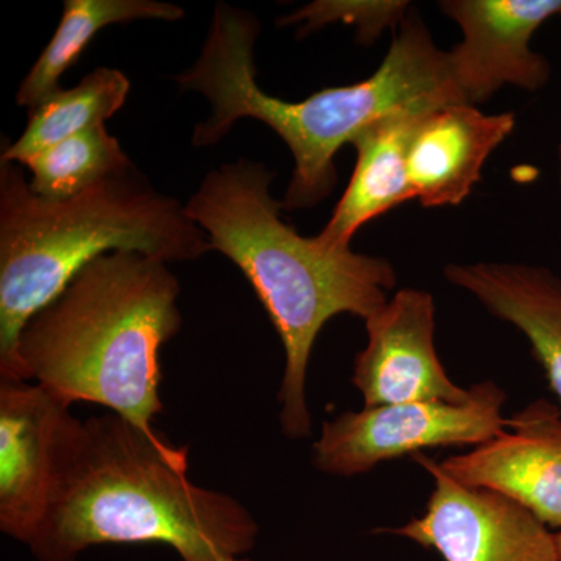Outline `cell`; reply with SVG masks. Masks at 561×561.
Returning a JSON list of instances; mask_svg holds the SVG:
<instances>
[{
	"instance_id": "6da1fadb",
	"label": "cell",
	"mask_w": 561,
	"mask_h": 561,
	"mask_svg": "<svg viewBox=\"0 0 561 561\" xmlns=\"http://www.w3.org/2000/svg\"><path fill=\"white\" fill-rule=\"evenodd\" d=\"M257 530L241 502L187 479V446L116 413L70 415L28 548L39 561H73L101 545H165L183 561H228L254 548Z\"/></svg>"
},
{
	"instance_id": "7a4b0ae2",
	"label": "cell",
	"mask_w": 561,
	"mask_h": 561,
	"mask_svg": "<svg viewBox=\"0 0 561 561\" xmlns=\"http://www.w3.org/2000/svg\"><path fill=\"white\" fill-rule=\"evenodd\" d=\"M257 35L253 14L217 3L201 57L175 80L181 90L205 95L213 108L209 119L195 127V147L219 142L239 119L260 121L286 142L295 162L283 202L287 210L312 208L331 194L337 183L335 154L371 125L394 114L467 103L448 51L435 46L415 14L402 20L370 79L313 92L301 102L261 90L254 65Z\"/></svg>"
},
{
	"instance_id": "3957f363",
	"label": "cell",
	"mask_w": 561,
	"mask_h": 561,
	"mask_svg": "<svg viewBox=\"0 0 561 561\" xmlns=\"http://www.w3.org/2000/svg\"><path fill=\"white\" fill-rule=\"evenodd\" d=\"M275 173L261 162L239 160L210 171L184 205L206 232L210 251L234 262L271 317L286 353L278 400L280 430L309 437L311 412L306 379L313 345L324 324L351 313L370 319L389 301L397 272L383 257L327 250L302 238L272 197Z\"/></svg>"
},
{
	"instance_id": "277c9868",
	"label": "cell",
	"mask_w": 561,
	"mask_h": 561,
	"mask_svg": "<svg viewBox=\"0 0 561 561\" xmlns=\"http://www.w3.org/2000/svg\"><path fill=\"white\" fill-rule=\"evenodd\" d=\"M180 283L168 262L111 251L33 316L18 342L22 381L66 405L94 402L158 432L160 351L180 331Z\"/></svg>"
},
{
	"instance_id": "5b68a950",
	"label": "cell",
	"mask_w": 561,
	"mask_h": 561,
	"mask_svg": "<svg viewBox=\"0 0 561 561\" xmlns=\"http://www.w3.org/2000/svg\"><path fill=\"white\" fill-rule=\"evenodd\" d=\"M111 251L168 262L210 251L184 206L135 165L66 202L33 194L24 169L0 164V378L22 381L18 342L33 316L60 297L88 264Z\"/></svg>"
},
{
	"instance_id": "8992f818",
	"label": "cell",
	"mask_w": 561,
	"mask_h": 561,
	"mask_svg": "<svg viewBox=\"0 0 561 561\" xmlns=\"http://www.w3.org/2000/svg\"><path fill=\"white\" fill-rule=\"evenodd\" d=\"M505 400L497 383L485 381L471 387V400L465 404L416 401L342 413L323 423L313 445V465L321 472L351 478L423 449L478 448L507 427L502 416Z\"/></svg>"
},
{
	"instance_id": "52a82bcc",
	"label": "cell",
	"mask_w": 561,
	"mask_h": 561,
	"mask_svg": "<svg viewBox=\"0 0 561 561\" xmlns=\"http://www.w3.org/2000/svg\"><path fill=\"white\" fill-rule=\"evenodd\" d=\"M434 479L426 512L398 529H383L434 549L445 561H559L556 534L500 493L461 485L440 463L412 457Z\"/></svg>"
},
{
	"instance_id": "ba28073f",
	"label": "cell",
	"mask_w": 561,
	"mask_h": 561,
	"mask_svg": "<svg viewBox=\"0 0 561 561\" xmlns=\"http://www.w3.org/2000/svg\"><path fill=\"white\" fill-rule=\"evenodd\" d=\"M367 346L354 359V387L365 408L402 402L465 404L471 389L456 386L435 350V302L426 290L402 289L365 320Z\"/></svg>"
},
{
	"instance_id": "9c48e42d",
	"label": "cell",
	"mask_w": 561,
	"mask_h": 561,
	"mask_svg": "<svg viewBox=\"0 0 561 561\" xmlns=\"http://www.w3.org/2000/svg\"><path fill=\"white\" fill-rule=\"evenodd\" d=\"M443 13L463 39L448 51L465 101H486L505 84L538 91L551 79L545 55L530 41L545 22L561 18V0H446Z\"/></svg>"
},
{
	"instance_id": "30bf717a",
	"label": "cell",
	"mask_w": 561,
	"mask_h": 561,
	"mask_svg": "<svg viewBox=\"0 0 561 561\" xmlns=\"http://www.w3.org/2000/svg\"><path fill=\"white\" fill-rule=\"evenodd\" d=\"M70 415L38 383L0 381V530L25 545L49 505Z\"/></svg>"
},
{
	"instance_id": "8fae6325",
	"label": "cell",
	"mask_w": 561,
	"mask_h": 561,
	"mask_svg": "<svg viewBox=\"0 0 561 561\" xmlns=\"http://www.w3.org/2000/svg\"><path fill=\"white\" fill-rule=\"evenodd\" d=\"M507 430L442 461L443 472L461 485L500 493L561 530V409L531 402L507 419Z\"/></svg>"
},
{
	"instance_id": "7c38bea8",
	"label": "cell",
	"mask_w": 561,
	"mask_h": 561,
	"mask_svg": "<svg viewBox=\"0 0 561 561\" xmlns=\"http://www.w3.org/2000/svg\"><path fill=\"white\" fill-rule=\"evenodd\" d=\"M513 128V114H485L470 103L440 106L421 116L408 157L413 197L424 208L460 205Z\"/></svg>"
},
{
	"instance_id": "4fadbf2b",
	"label": "cell",
	"mask_w": 561,
	"mask_h": 561,
	"mask_svg": "<svg viewBox=\"0 0 561 561\" xmlns=\"http://www.w3.org/2000/svg\"><path fill=\"white\" fill-rule=\"evenodd\" d=\"M443 275L526 335L561 409V275L511 262L449 264Z\"/></svg>"
},
{
	"instance_id": "5bb4252c",
	"label": "cell",
	"mask_w": 561,
	"mask_h": 561,
	"mask_svg": "<svg viewBox=\"0 0 561 561\" xmlns=\"http://www.w3.org/2000/svg\"><path fill=\"white\" fill-rule=\"evenodd\" d=\"M424 114H394L354 140L357 158L348 187L327 227L313 236L323 249H351V239L365 224L415 198L409 180V146Z\"/></svg>"
},
{
	"instance_id": "9a60e30c",
	"label": "cell",
	"mask_w": 561,
	"mask_h": 561,
	"mask_svg": "<svg viewBox=\"0 0 561 561\" xmlns=\"http://www.w3.org/2000/svg\"><path fill=\"white\" fill-rule=\"evenodd\" d=\"M183 18L181 7L157 0H66L60 25L22 80L18 105L35 110L60 91L62 73L76 65L91 41L108 25L133 21L175 22Z\"/></svg>"
},
{
	"instance_id": "2e32d148",
	"label": "cell",
	"mask_w": 561,
	"mask_h": 561,
	"mask_svg": "<svg viewBox=\"0 0 561 561\" xmlns=\"http://www.w3.org/2000/svg\"><path fill=\"white\" fill-rule=\"evenodd\" d=\"M130 80L119 69L98 68L77 87L55 92L28 114V124L16 142L2 153V162L24 164L33 154L61 140L105 125L124 106Z\"/></svg>"
},
{
	"instance_id": "e0dca14e",
	"label": "cell",
	"mask_w": 561,
	"mask_h": 561,
	"mask_svg": "<svg viewBox=\"0 0 561 561\" xmlns=\"http://www.w3.org/2000/svg\"><path fill=\"white\" fill-rule=\"evenodd\" d=\"M21 165L32 173L33 194L47 202H66L133 164L119 140L99 125L33 154Z\"/></svg>"
},
{
	"instance_id": "ac0fdd59",
	"label": "cell",
	"mask_w": 561,
	"mask_h": 561,
	"mask_svg": "<svg viewBox=\"0 0 561 561\" xmlns=\"http://www.w3.org/2000/svg\"><path fill=\"white\" fill-rule=\"evenodd\" d=\"M408 2H316L284 18L280 24H302L301 32L311 33L331 22L357 25L360 39L373 41L387 27L400 24L408 16Z\"/></svg>"
},
{
	"instance_id": "d6986e66",
	"label": "cell",
	"mask_w": 561,
	"mask_h": 561,
	"mask_svg": "<svg viewBox=\"0 0 561 561\" xmlns=\"http://www.w3.org/2000/svg\"><path fill=\"white\" fill-rule=\"evenodd\" d=\"M557 541V557H559V561H561V530L556 534Z\"/></svg>"
},
{
	"instance_id": "ffe728a7",
	"label": "cell",
	"mask_w": 561,
	"mask_h": 561,
	"mask_svg": "<svg viewBox=\"0 0 561 561\" xmlns=\"http://www.w3.org/2000/svg\"><path fill=\"white\" fill-rule=\"evenodd\" d=\"M560 180H561V146H560Z\"/></svg>"
},
{
	"instance_id": "44dd1931",
	"label": "cell",
	"mask_w": 561,
	"mask_h": 561,
	"mask_svg": "<svg viewBox=\"0 0 561 561\" xmlns=\"http://www.w3.org/2000/svg\"><path fill=\"white\" fill-rule=\"evenodd\" d=\"M228 561H247V560H243V559H230Z\"/></svg>"
}]
</instances>
